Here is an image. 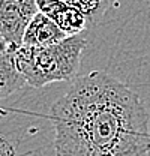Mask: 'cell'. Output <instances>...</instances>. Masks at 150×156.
Wrapping results in <instances>:
<instances>
[{"instance_id": "9c48e42d", "label": "cell", "mask_w": 150, "mask_h": 156, "mask_svg": "<svg viewBox=\"0 0 150 156\" xmlns=\"http://www.w3.org/2000/svg\"><path fill=\"white\" fill-rule=\"evenodd\" d=\"M8 50H11L9 48V45H8V42L5 41V38L2 36V33H0V54H3V53H6Z\"/></svg>"}, {"instance_id": "8992f818", "label": "cell", "mask_w": 150, "mask_h": 156, "mask_svg": "<svg viewBox=\"0 0 150 156\" xmlns=\"http://www.w3.org/2000/svg\"><path fill=\"white\" fill-rule=\"evenodd\" d=\"M14 51L15 50L11 48L0 54V99H5L27 86L24 77L17 69Z\"/></svg>"}, {"instance_id": "7a4b0ae2", "label": "cell", "mask_w": 150, "mask_h": 156, "mask_svg": "<svg viewBox=\"0 0 150 156\" xmlns=\"http://www.w3.org/2000/svg\"><path fill=\"white\" fill-rule=\"evenodd\" d=\"M86 47L87 39L78 33L48 47L20 45L14 51V57L27 86L39 89L57 81H74Z\"/></svg>"}, {"instance_id": "5b68a950", "label": "cell", "mask_w": 150, "mask_h": 156, "mask_svg": "<svg viewBox=\"0 0 150 156\" xmlns=\"http://www.w3.org/2000/svg\"><path fill=\"white\" fill-rule=\"evenodd\" d=\"M66 33L57 26L53 20L47 15L36 12L32 21L29 23L24 35H23V44L26 47H48L54 45L57 42L63 41Z\"/></svg>"}, {"instance_id": "3957f363", "label": "cell", "mask_w": 150, "mask_h": 156, "mask_svg": "<svg viewBox=\"0 0 150 156\" xmlns=\"http://www.w3.org/2000/svg\"><path fill=\"white\" fill-rule=\"evenodd\" d=\"M36 12V0H0V33L9 48L17 50L23 44V35Z\"/></svg>"}, {"instance_id": "52a82bcc", "label": "cell", "mask_w": 150, "mask_h": 156, "mask_svg": "<svg viewBox=\"0 0 150 156\" xmlns=\"http://www.w3.org/2000/svg\"><path fill=\"white\" fill-rule=\"evenodd\" d=\"M63 2L81 11L86 17L87 26L99 24V21L105 15L111 3V0H63Z\"/></svg>"}, {"instance_id": "6da1fadb", "label": "cell", "mask_w": 150, "mask_h": 156, "mask_svg": "<svg viewBox=\"0 0 150 156\" xmlns=\"http://www.w3.org/2000/svg\"><path fill=\"white\" fill-rule=\"evenodd\" d=\"M57 156H150L149 116L135 92L107 72L74 80L53 104Z\"/></svg>"}, {"instance_id": "277c9868", "label": "cell", "mask_w": 150, "mask_h": 156, "mask_svg": "<svg viewBox=\"0 0 150 156\" xmlns=\"http://www.w3.org/2000/svg\"><path fill=\"white\" fill-rule=\"evenodd\" d=\"M36 6L38 12L53 20L66 33V36L83 33V30L87 27L84 14L63 0H36Z\"/></svg>"}, {"instance_id": "ba28073f", "label": "cell", "mask_w": 150, "mask_h": 156, "mask_svg": "<svg viewBox=\"0 0 150 156\" xmlns=\"http://www.w3.org/2000/svg\"><path fill=\"white\" fill-rule=\"evenodd\" d=\"M0 156H17L14 146L3 136H0Z\"/></svg>"}]
</instances>
